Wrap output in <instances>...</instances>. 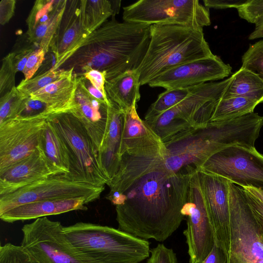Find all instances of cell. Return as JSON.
Segmentation results:
<instances>
[{"label":"cell","instance_id":"6da1fadb","mask_svg":"<svg viewBox=\"0 0 263 263\" xmlns=\"http://www.w3.org/2000/svg\"><path fill=\"white\" fill-rule=\"evenodd\" d=\"M165 149L124 154L106 198L116 205L118 229L136 237L163 242L179 227L184 216L191 176L196 168L177 173L163 163Z\"/></svg>","mask_w":263,"mask_h":263},{"label":"cell","instance_id":"7a4b0ae2","mask_svg":"<svg viewBox=\"0 0 263 263\" xmlns=\"http://www.w3.org/2000/svg\"><path fill=\"white\" fill-rule=\"evenodd\" d=\"M150 30L148 24L107 21L59 69H72L77 77L96 69L104 74L106 81L136 70L147 49Z\"/></svg>","mask_w":263,"mask_h":263},{"label":"cell","instance_id":"3957f363","mask_svg":"<svg viewBox=\"0 0 263 263\" xmlns=\"http://www.w3.org/2000/svg\"><path fill=\"white\" fill-rule=\"evenodd\" d=\"M262 126L263 116L253 112L184 130L164 143L163 164L168 171L177 173L189 166L199 168L212 156L228 147H255Z\"/></svg>","mask_w":263,"mask_h":263},{"label":"cell","instance_id":"277c9868","mask_svg":"<svg viewBox=\"0 0 263 263\" xmlns=\"http://www.w3.org/2000/svg\"><path fill=\"white\" fill-rule=\"evenodd\" d=\"M214 54L203 30L177 25H152L147 49L137 68L141 85L182 64Z\"/></svg>","mask_w":263,"mask_h":263},{"label":"cell","instance_id":"5b68a950","mask_svg":"<svg viewBox=\"0 0 263 263\" xmlns=\"http://www.w3.org/2000/svg\"><path fill=\"white\" fill-rule=\"evenodd\" d=\"M63 232L75 248L105 263H139L150 255L147 240L108 226L79 222Z\"/></svg>","mask_w":263,"mask_h":263},{"label":"cell","instance_id":"8992f818","mask_svg":"<svg viewBox=\"0 0 263 263\" xmlns=\"http://www.w3.org/2000/svg\"><path fill=\"white\" fill-rule=\"evenodd\" d=\"M47 120L55 128L66 148L69 172L66 174L76 181L98 186L108 185L98 149L80 120L69 111L50 116Z\"/></svg>","mask_w":263,"mask_h":263},{"label":"cell","instance_id":"52a82bcc","mask_svg":"<svg viewBox=\"0 0 263 263\" xmlns=\"http://www.w3.org/2000/svg\"><path fill=\"white\" fill-rule=\"evenodd\" d=\"M21 245L37 263H105L75 248L68 240L61 222L47 217L22 228Z\"/></svg>","mask_w":263,"mask_h":263},{"label":"cell","instance_id":"ba28073f","mask_svg":"<svg viewBox=\"0 0 263 263\" xmlns=\"http://www.w3.org/2000/svg\"><path fill=\"white\" fill-rule=\"evenodd\" d=\"M124 22L177 25L203 30L211 24L208 8L197 0H140L123 7Z\"/></svg>","mask_w":263,"mask_h":263},{"label":"cell","instance_id":"9c48e42d","mask_svg":"<svg viewBox=\"0 0 263 263\" xmlns=\"http://www.w3.org/2000/svg\"><path fill=\"white\" fill-rule=\"evenodd\" d=\"M230 251L233 263H263V240L243 189L229 182Z\"/></svg>","mask_w":263,"mask_h":263},{"label":"cell","instance_id":"30bf717a","mask_svg":"<svg viewBox=\"0 0 263 263\" xmlns=\"http://www.w3.org/2000/svg\"><path fill=\"white\" fill-rule=\"evenodd\" d=\"M104 189L73 180L66 174H58L0 195V214L23 204L45 200L83 198L89 203L99 198Z\"/></svg>","mask_w":263,"mask_h":263},{"label":"cell","instance_id":"8fae6325","mask_svg":"<svg viewBox=\"0 0 263 263\" xmlns=\"http://www.w3.org/2000/svg\"><path fill=\"white\" fill-rule=\"evenodd\" d=\"M198 168L242 187L263 189V154L255 147H228L212 156Z\"/></svg>","mask_w":263,"mask_h":263},{"label":"cell","instance_id":"7c38bea8","mask_svg":"<svg viewBox=\"0 0 263 263\" xmlns=\"http://www.w3.org/2000/svg\"><path fill=\"white\" fill-rule=\"evenodd\" d=\"M232 80L230 77L217 82H207L193 87L180 103L148 123L163 143L178 133L192 128L196 114L206 103L221 99Z\"/></svg>","mask_w":263,"mask_h":263},{"label":"cell","instance_id":"4fadbf2b","mask_svg":"<svg viewBox=\"0 0 263 263\" xmlns=\"http://www.w3.org/2000/svg\"><path fill=\"white\" fill-rule=\"evenodd\" d=\"M181 213L187 216L183 231L190 263H201L213 249L215 237L199 183L197 171L192 173L187 200Z\"/></svg>","mask_w":263,"mask_h":263},{"label":"cell","instance_id":"5bb4252c","mask_svg":"<svg viewBox=\"0 0 263 263\" xmlns=\"http://www.w3.org/2000/svg\"><path fill=\"white\" fill-rule=\"evenodd\" d=\"M48 118L17 116L0 124V174L39 149Z\"/></svg>","mask_w":263,"mask_h":263},{"label":"cell","instance_id":"9a60e30c","mask_svg":"<svg viewBox=\"0 0 263 263\" xmlns=\"http://www.w3.org/2000/svg\"><path fill=\"white\" fill-rule=\"evenodd\" d=\"M196 169L200 187L214 230L215 243L224 251L229 258L231 241L229 181L201 168Z\"/></svg>","mask_w":263,"mask_h":263},{"label":"cell","instance_id":"2e32d148","mask_svg":"<svg viewBox=\"0 0 263 263\" xmlns=\"http://www.w3.org/2000/svg\"><path fill=\"white\" fill-rule=\"evenodd\" d=\"M232 68L216 55L191 61L175 67L157 76L148 84L166 89L188 88L208 82L223 79Z\"/></svg>","mask_w":263,"mask_h":263},{"label":"cell","instance_id":"e0dca14e","mask_svg":"<svg viewBox=\"0 0 263 263\" xmlns=\"http://www.w3.org/2000/svg\"><path fill=\"white\" fill-rule=\"evenodd\" d=\"M89 35L84 23L81 0H67L61 23L50 48L55 58L51 68L59 69Z\"/></svg>","mask_w":263,"mask_h":263},{"label":"cell","instance_id":"ac0fdd59","mask_svg":"<svg viewBox=\"0 0 263 263\" xmlns=\"http://www.w3.org/2000/svg\"><path fill=\"white\" fill-rule=\"evenodd\" d=\"M64 172L53 164L39 147L34 153L0 174V195L13 193L34 182Z\"/></svg>","mask_w":263,"mask_h":263},{"label":"cell","instance_id":"d6986e66","mask_svg":"<svg viewBox=\"0 0 263 263\" xmlns=\"http://www.w3.org/2000/svg\"><path fill=\"white\" fill-rule=\"evenodd\" d=\"M67 0H37L26 20L28 39L46 53L50 50Z\"/></svg>","mask_w":263,"mask_h":263},{"label":"cell","instance_id":"ffe728a7","mask_svg":"<svg viewBox=\"0 0 263 263\" xmlns=\"http://www.w3.org/2000/svg\"><path fill=\"white\" fill-rule=\"evenodd\" d=\"M73 107L69 112L83 125L98 151L106 127L108 106L87 91L79 77Z\"/></svg>","mask_w":263,"mask_h":263},{"label":"cell","instance_id":"44dd1931","mask_svg":"<svg viewBox=\"0 0 263 263\" xmlns=\"http://www.w3.org/2000/svg\"><path fill=\"white\" fill-rule=\"evenodd\" d=\"M109 102L105 132L98 151L100 164L109 184L117 173L121 163L120 149L124 118V111Z\"/></svg>","mask_w":263,"mask_h":263},{"label":"cell","instance_id":"7402d4cb","mask_svg":"<svg viewBox=\"0 0 263 263\" xmlns=\"http://www.w3.org/2000/svg\"><path fill=\"white\" fill-rule=\"evenodd\" d=\"M164 147L148 123L139 117L136 105L124 111L120 154L136 155Z\"/></svg>","mask_w":263,"mask_h":263},{"label":"cell","instance_id":"603a6c76","mask_svg":"<svg viewBox=\"0 0 263 263\" xmlns=\"http://www.w3.org/2000/svg\"><path fill=\"white\" fill-rule=\"evenodd\" d=\"M84 198L45 200L23 204L0 214L3 221L12 223L58 215L68 212L87 210Z\"/></svg>","mask_w":263,"mask_h":263},{"label":"cell","instance_id":"cb8c5ba5","mask_svg":"<svg viewBox=\"0 0 263 263\" xmlns=\"http://www.w3.org/2000/svg\"><path fill=\"white\" fill-rule=\"evenodd\" d=\"M77 76L73 73L32 93L30 97L46 104L50 116L71 110L77 88Z\"/></svg>","mask_w":263,"mask_h":263},{"label":"cell","instance_id":"d4e9b609","mask_svg":"<svg viewBox=\"0 0 263 263\" xmlns=\"http://www.w3.org/2000/svg\"><path fill=\"white\" fill-rule=\"evenodd\" d=\"M139 76L136 70L127 71L110 80L106 81L105 91L109 101L126 111L140 99Z\"/></svg>","mask_w":263,"mask_h":263},{"label":"cell","instance_id":"484cf974","mask_svg":"<svg viewBox=\"0 0 263 263\" xmlns=\"http://www.w3.org/2000/svg\"><path fill=\"white\" fill-rule=\"evenodd\" d=\"M231 77L232 80L222 98L239 97L259 104L263 102V81L258 76L241 67Z\"/></svg>","mask_w":263,"mask_h":263},{"label":"cell","instance_id":"4316f807","mask_svg":"<svg viewBox=\"0 0 263 263\" xmlns=\"http://www.w3.org/2000/svg\"><path fill=\"white\" fill-rule=\"evenodd\" d=\"M39 147L47 158L65 174L69 172V160L65 145L55 128L47 120Z\"/></svg>","mask_w":263,"mask_h":263},{"label":"cell","instance_id":"83f0119b","mask_svg":"<svg viewBox=\"0 0 263 263\" xmlns=\"http://www.w3.org/2000/svg\"><path fill=\"white\" fill-rule=\"evenodd\" d=\"M258 103L243 97L220 99L215 104L209 123L240 117L252 113Z\"/></svg>","mask_w":263,"mask_h":263},{"label":"cell","instance_id":"f1b7e54d","mask_svg":"<svg viewBox=\"0 0 263 263\" xmlns=\"http://www.w3.org/2000/svg\"><path fill=\"white\" fill-rule=\"evenodd\" d=\"M81 7L85 28L90 34L102 26L114 11L111 1L81 0Z\"/></svg>","mask_w":263,"mask_h":263},{"label":"cell","instance_id":"f546056e","mask_svg":"<svg viewBox=\"0 0 263 263\" xmlns=\"http://www.w3.org/2000/svg\"><path fill=\"white\" fill-rule=\"evenodd\" d=\"M193 87L166 89L160 93L155 102L149 106L144 120L147 123L152 122L161 115L177 105L190 93Z\"/></svg>","mask_w":263,"mask_h":263},{"label":"cell","instance_id":"4dcf8cb0","mask_svg":"<svg viewBox=\"0 0 263 263\" xmlns=\"http://www.w3.org/2000/svg\"><path fill=\"white\" fill-rule=\"evenodd\" d=\"M73 73V69L68 70L50 68L47 71L33 77L28 80H22L16 86L18 89L27 96L68 75Z\"/></svg>","mask_w":263,"mask_h":263},{"label":"cell","instance_id":"1f68e13d","mask_svg":"<svg viewBox=\"0 0 263 263\" xmlns=\"http://www.w3.org/2000/svg\"><path fill=\"white\" fill-rule=\"evenodd\" d=\"M27 96L16 86L0 98V124L18 116Z\"/></svg>","mask_w":263,"mask_h":263},{"label":"cell","instance_id":"d6a6232c","mask_svg":"<svg viewBox=\"0 0 263 263\" xmlns=\"http://www.w3.org/2000/svg\"><path fill=\"white\" fill-rule=\"evenodd\" d=\"M241 68L253 72L263 81V40L250 45L242 57Z\"/></svg>","mask_w":263,"mask_h":263},{"label":"cell","instance_id":"836d02e7","mask_svg":"<svg viewBox=\"0 0 263 263\" xmlns=\"http://www.w3.org/2000/svg\"><path fill=\"white\" fill-rule=\"evenodd\" d=\"M38 49L28 38L25 33L16 41L11 52L14 55V63L17 72L24 70L30 55Z\"/></svg>","mask_w":263,"mask_h":263},{"label":"cell","instance_id":"e575fe53","mask_svg":"<svg viewBox=\"0 0 263 263\" xmlns=\"http://www.w3.org/2000/svg\"><path fill=\"white\" fill-rule=\"evenodd\" d=\"M0 263H37L22 246L7 243L0 247Z\"/></svg>","mask_w":263,"mask_h":263},{"label":"cell","instance_id":"d590c367","mask_svg":"<svg viewBox=\"0 0 263 263\" xmlns=\"http://www.w3.org/2000/svg\"><path fill=\"white\" fill-rule=\"evenodd\" d=\"M16 72L14 63V55L10 52L2 60L0 69L1 97L15 87V77Z\"/></svg>","mask_w":263,"mask_h":263},{"label":"cell","instance_id":"8d00e7d4","mask_svg":"<svg viewBox=\"0 0 263 263\" xmlns=\"http://www.w3.org/2000/svg\"><path fill=\"white\" fill-rule=\"evenodd\" d=\"M239 16L255 25L263 21V0H248L237 9Z\"/></svg>","mask_w":263,"mask_h":263},{"label":"cell","instance_id":"74e56055","mask_svg":"<svg viewBox=\"0 0 263 263\" xmlns=\"http://www.w3.org/2000/svg\"><path fill=\"white\" fill-rule=\"evenodd\" d=\"M146 263H177L176 253L172 249L163 243H158L151 249Z\"/></svg>","mask_w":263,"mask_h":263},{"label":"cell","instance_id":"f35d334b","mask_svg":"<svg viewBox=\"0 0 263 263\" xmlns=\"http://www.w3.org/2000/svg\"><path fill=\"white\" fill-rule=\"evenodd\" d=\"M46 52L42 49H36L30 55L26 63L23 73L24 80H28L33 77L45 60Z\"/></svg>","mask_w":263,"mask_h":263},{"label":"cell","instance_id":"ab89813d","mask_svg":"<svg viewBox=\"0 0 263 263\" xmlns=\"http://www.w3.org/2000/svg\"><path fill=\"white\" fill-rule=\"evenodd\" d=\"M47 106L45 103L30 96L27 97L23 108L18 116L29 117L46 114Z\"/></svg>","mask_w":263,"mask_h":263},{"label":"cell","instance_id":"60d3db41","mask_svg":"<svg viewBox=\"0 0 263 263\" xmlns=\"http://www.w3.org/2000/svg\"><path fill=\"white\" fill-rule=\"evenodd\" d=\"M247 201L258 226L263 240V203L251 193L243 189Z\"/></svg>","mask_w":263,"mask_h":263},{"label":"cell","instance_id":"b9f144b4","mask_svg":"<svg viewBox=\"0 0 263 263\" xmlns=\"http://www.w3.org/2000/svg\"><path fill=\"white\" fill-rule=\"evenodd\" d=\"M248 0H204V6L207 8H214L217 9H223L227 8H235L237 9Z\"/></svg>","mask_w":263,"mask_h":263},{"label":"cell","instance_id":"7bdbcfd3","mask_svg":"<svg viewBox=\"0 0 263 263\" xmlns=\"http://www.w3.org/2000/svg\"><path fill=\"white\" fill-rule=\"evenodd\" d=\"M83 76L88 79L91 84L100 91L105 97L107 98L105 89L106 79L104 74L102 72L96 69H91L85 72Z\"/></svg>","mask_w":263,"mask_h":263},{"label":"cell","instance_id":"ee69618b","mask_svg":"<svg viewBox=\"0 0 263 263\" xmlns=\"http://www.w3.org/2000/svg\"><path fill=\"white\" fill-rule=\"evenodd\" d=\"M16 5L15 0H2L0 2V24L8 23L14 14Z\"/></svg>","mask_w":263,"mask_h":263},{"label":"cell","instance_id":"f6af8a7d","mask_svg":"<svg viewBox=\"0 0 263 263\" xmlns=\"http://www.w3.org/2000/svg\"><path fill=\"white\" fill-rule=\"evenodd\" d=\"M228 256L215 242L211 251L201 263H228Z\"/></svg>","mask_w":263,"mask_h":263},{"label":"cell","instance_id":"bcb514c9","mask_svg":"<svg viewBox=\"0 0 263 263\" xmlns=\"http://www.w3.org/2000/svg\"><path fill=\"white\" fill-rule=\"evenodd\" d=\"M78 77L80 78L88 92L92 96L102 103L107 105L108 106L110 105L108 99L105 97L100 91L95 87L88 79L83 76H78Z\"/></svg>","mask_w":263,"mask_h":263},{"label":"cell","instance_id":"7dc6e473","mask_svg":"<svg viewBox=\"0 0 263 263\" xmlns=\"http://www.w3.org/2000/svg\"><path fill=\"white\" fill-rule=\"evenodd\" d=\"M263 37V21L255 25L254 30L250 34L249 40Z\"/></svg>","mask_w":263,"mask_h":263},{"label":"cell","instance_id":"c3c4849f","mask_svg":"<svg viewBox=\"0 0 263 263\" xmlns=\"http://www.w3.org/2000/svg\"><path fill=\"white\" fill-rule=\"evenodd\" d=\"M242 188L251 193L263 203V189L250 187H242Z\"/></svg>","mask_w":263,"mask_h":263},{"label":"cell","instance_id":"681fc988","mask_svg":"<svg viewBox=\"0 0 263 263\" xmlns=\"http://www.w3.org/2000/svg\"><path fill=\"white\" fill-rule=\"evenodd\" d=\"M228 263H233V262L230 261V260H228Z\"/></svg>","mask_w":263,"mask_h":263}]
</instances>
